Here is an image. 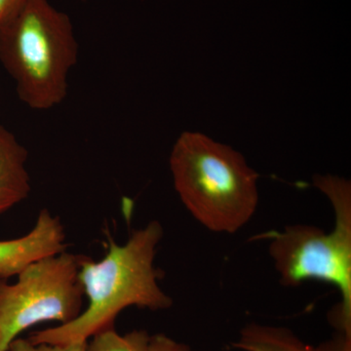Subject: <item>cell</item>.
Listing matches in <instances>:
<instances>
[{
  "instance_id": "obj_9",
  "label": "cell",
  "mask_w": 351,
  "mask_h": 351,
  "mask_svg": "<svg viewBox=\"0 0 351 351\" xmlns=\"http://www.w3.org/2000/svg\"><path fill=\"white\" fill-rule=\"evenodd\" d=\"M90 339L85 351H147L151 335L145 330L120 335L112 326L96 332Z\"/></svg>"
},
{
  "instance_id": "obj_2",
  "label": "cell",
  "mask_w": 351,
  "mask_h": 351,
  "mask_svg": "<svg viewBox=\"0 0 351 351\" xmlns=\"http://www.w3.org/2000/svg\"><path fill=\"white\" fill-rule=\"evenodd\" d=\"M169 163L182 204L210 232L233 234L253 218L260 176L230 145L199 132H182Z\"/></svg>"
},
{
  "instance_id": "obj_12",
  "label": "cell",
  "mask_w": 351,
  "mask_h": 351,
  "mask_svg": "<svg viewBox=\"0 0 351 351\" xmlns=\"http://www.w3.org/2000/svg\"><path fill=\"white\" fill-rule=\"evenodd\" d=\"M34 0H0V27L13 19Z\"/></svg>"
},
{
  "instance_id": "obj_6",
  "label": "cell",
  "mask_w": 351,
  "mask_h": 351,
  "mask_svg": "<svg viewBox=\"0 0 351 351\" xmlns=\"http://www.w3.org/2000/svg\"><path fill=\"white\" fill-rule=\"evenodd\" d=\"M61 219L49 210L39 212L36 225L24 237L0 240V278L19 276L32 263L66 251Z\"/></svg>"
},
{
  "instance_id": "obj_11",
  "label": "cell",
  "mask_w": 351,
  "mask_h": 351,
  "mask_svg": "<svg viewBox=\"0 0 351 351\" xmlns=\"http://www.w3.org/2000/svg\"><path fill=\"white\" fill-rule=\"evenodd\" d=\"M147 351H195L163 334L151 336Z\"/></svg>"
},
{
  "instance_id": "obj_3",
  "label": "cell",
  "mask_w": 351,
  "mask_h": 351,
  "mask_svg": "<svg viewBox=\"0 0 351 351\" xmlns=\"http://www.w3.org/2000/svg\"><path fill=\"white\" fill-rule=\"evenodd\" d=\"M77 58L71 18L48 0H34L0 27V63L31 110H51L66 100Z\"/></svg>"
},
{
  "instance_id": "obj_10",
  "label": "cell",
  "mask_w": 351,
  "mask_h": 351,
  "mask_svg": "<svg viewBox=\"0 0 351 351\" xmlns=\"http://www.w3.org/2000/svg\"><path fill=\"white\" fill-rule=\"evenodd\" d=\"M87 341L82 343L52 345V343H34L29 339L17 338L9 346L8 351H85Z\"/></svg>"
},
{
  "instance_id": "obj_7",
  "label": "cell",
  "mask_w": 351,
  "mask_h": 351,
  "mask_svg": "<svg viewBox=\"0 0 351 351\" xmlns=\"http://www.w3.org/2000/svg\"><path fill=\"white\" fill-rule=\"evenodd\" d=\"M232 346L241 351H351V337L337 332L332 338L313 346L288 328L251 323L240 331Z\"/></svg>"
},
{
  "instance_id": "obj_4",
  "label": "cell",
  "mask_w": 351,
  "mask_h": 351,
  "mask_svg": "<svg viewBox=\"0 0 351 351\" xmlns=\"http://www.w3.org/2000/svg\"><path fill=\"white\" fill-rule=\"evenodd\" d=\"M313 184L334 209L331 232L315 226L292 225L257 239L269 242V256L283 285L294 287L316 279L338 288L341 306L331 322L337 332L351 337V184L332 175L314 176Z\"/></svg>"
},
{
  "instance_id": "obj_8",
  "label": "cell",
  "mask_w": 351,
  "mask_h": 351,
  "mask_svg": "<svg viewBox=\"0 0 351 351\" xmlns=\"http://www.w3.org/2000/svg\"><path fill=\"white\" fill-rule=\"evenodd\" d=\"M27 149L0 125V215L19 204L31 193Z\"/></svg>"
},
{
  "instance_id": "obj_1",
  "label": "cell",
  "mask_w": 351,
  "mask_h": 351,
  "mask_svg": "<svg viewBox=\"0 0 351 351\" xmlns=\"http://www.w3.org/2000/svg\"><path fill=\"white\" fill-rule=\"evenodd\" d=\"M164 234L158 221L135 230L124 244L110 239L105 257L100 261L82 257L80 282L88 299L82 313L66 324L32 335L34 343H82L101 330L113 326L115 318L127 307L163 311L172 299L158 283L154 267L157 247Z\"/></svg>"
},
{
  "instance_id": "obj_5",
  "label": "cell",
  "mask_w": 351,
  "mask_h": 351,
  "mask_svg": "<svg viewBox=\"0 0 351 351\" xmlns=\"http://www.w3.org/2000/svg\"><path fill=\"white\" fill-rule=\"evenodd\" d=\"M82 257L64 251L32 263L15 283L0 281V351H8L14 339L34 325L66 324L82 313Z\"/></svg>"
}]
</instances>
